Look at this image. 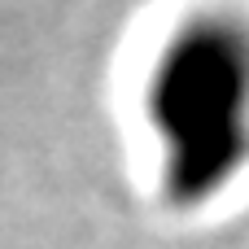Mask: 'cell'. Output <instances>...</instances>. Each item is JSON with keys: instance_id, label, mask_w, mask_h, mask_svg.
I'll list each match as a JSON object with an SVG mask.
<instances>
[{"instance_id": "obj_1", "label": "cell", "mask_w": 249, "mask_h": 249, "mask_svg": "<svg viewBox=\"0 0 249 249\" xmlns=\"http://www.w3.org/2000/svg\"><path fill=\"white\" fill-rule=\"evenodd\" d=\"M140 109L166 206L184 214L219 206L249 175V13L232 4L184 13L153 48Z\"/></svg>"}]
</instances>
